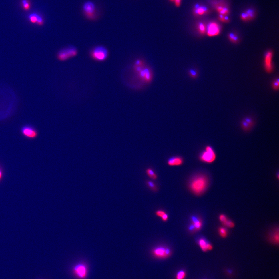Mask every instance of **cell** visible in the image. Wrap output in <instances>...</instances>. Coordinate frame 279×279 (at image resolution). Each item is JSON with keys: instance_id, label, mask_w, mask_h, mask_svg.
Instances as JSON below:
<instances>
[{"instance_id": "cell-1", "label": "cell", "mask_w": 279, "mask_h": 279, "mask_svg": "<svg viewBox=\"0 0 279 279\" xmlns=\"http://www.w3.org/2000/svg\"><path fill=\"white\" fill-rule=\"evenodd\" d=\"M209 180L204 174L196 175L190 181L189 187L190 190L196 195H202L208 187Z\"/></svg>"}, {"instance_id": "cell-2", "label": "cell", "mask_w": 279, "mask_h": 279, "mask_svg": "<svg viewBox=\"0 0 279 279\" xmlns=\"http://www.w3.org/2000/svg\"><path fill=\"white\" fill-rule=\"evenodd\" d=\"M90 56L96 61H104L108 57V50L105 46L99 45L95 47L91 51Z\"/></svg>"}, {"instance_id": "cell-3", "label": "cell", "mask_w": 279, "mask_h": 279, "mask_svg": "<svg viewBox=\"0 0 279 279\" xmlns=\"http://www.w3.org/2000/svg\"><path fill=\"white\" fill-rule=\"evenodd\" d=\"M216 157V154L213 148L207 145L199 155V159L202 162L210 164L215 161Z\"/></svg>"}, {"instance_id": "cell-4", "label": "cell", "mask_w": 279, "mask_h": 279, "mask_svg": "<svg viewBox=\"0 0 279 279\" xmlns=\"http://www.w3.org/2000/svg\"><path fill=\"white\" fill-rule=\"evenodd\" d=\"M78 50L74 46H69L62 49L57 53V59L61 61H65L77 56Z\"/></svg>"}, {"instance_id": "cell-5", "label": "cell", "mask_w": 279, "mask_h": 279, "mask_svg": "<svg viewBox=\"0 0 279 279\" xmlns=\"http://www.w3.org/2000/svg\"><path fill=\"white\" fill-rule=\"evenodd\" d=\"M72 272L77 278L85 279L88 274V268L84 262H79L73 267Z\"/></svg>"}, {"instance_id": "cell-6", "label": "cell", "mask_w": 279, "mask_h": 279, "mask_svg": "<svg viewBox=\"0 0 279 279\" xmlns=\"http://www.w3.org/2000/svg\"><path fill=\"white\" fill-rule=\"evenodd\" d=\"M152 253L155 258L159 259H165L172 254L171 248L165 246H158L153 248Z\"/></svg>"}, {"instance_id": "cell-7", "label": "cell", "mask_w": 279, "mask_h": 279, "mask_svg": "<svg viewBox=\"0 0 279 279\" xmlns=\"http://www.w3.org/2000/svg\"><path fill=\"white\" fill-rule=\"evenodd\" d=\"M83 10L87 19L93 20L96 18V7L93 2L91 1L85 2L83 5Z\"/></svg>"}, {"instance_id": "cell-8", "label": "cell", "mask_w": 279, "mask_h": 279, "mask_svg": "<svg viewBox=\"0 0 279 279\" xmlns=\"http://www.w3.org/2000/svg\"><path fill=\"white\" fill-rule=\"evenodd\" d=\"M137 75V77L144 83L148 84L152 81L154 75L152 69L149 67L145 66L139 73Z\"/></svg>"}, {"instance_id": "cell-9", "label": "cell", "mask_w": 279, "mask_h": 279, "mask_svg": "<svg viewBox=\"0 0 279 279\" xmlns=\"http://www.w3.org/2000/svg\"><path fill=\"white\" fill-rule=\"evenodd\" d=\"M21 134L27 139H33L38 136V132L36 129L30 125H25L21 129Z\"/></svg>"}, {"instance_id": "cell-10", "label": "cell", "mask_w": 279, "mask_h": 279, "mask_svg": "<svg viewBox=\"0 0 279 279\" xmlns=\"http://www.w3.org/2000/svg\"><path fill=\"white\" fill-rule=\"evenodd\" d=\"M273 52L271 51H268L265 54L264 67L266 71L268 73H271L273 71V67L272 63Z\"/></svg>"}, {"instance_id": "cell-11", "label": "cell", "mask_w": 279, "mask_h": 279, "mask_svg": "<svg viewBox=\"0 0 279 279\" xmlns=\"http://www.w3.org/2000/svg\"><path fill=\"white\" fill-rule=\"evenodd\" d=\"M207 35L210 37L216 36L220 34V28L218 23L216 22L210 23L207 26Z\"/></svg>"}, {"instance_id": "cell-12", "label": "cell", "mask_w": 279, "mask_h": 279, "mask_svg": "<svg viewBox=\"0 0 279 279\" xmlns=\"http://www.w3.org/2000/svg\"><path fill=\"white\" fill-rule=\"evenodd\" d=\"M254 125V119L250 117H247L244 118L241 123V126L242 129L245 132H248L251 130Z\"/></svg>"}, {"instance_id": "cell-13", "label": "cell", "mask_w": 279, "mask_h": 279, "mask_svg": "<svg viewBox=\"0 0 279 279\" xmlns=\"http://www.w3.org/2000/svg\"><path fill=\"white\" fill-rule=\"evenodd\" d=\"M184 159L180 156H173L170 157L167 161V164L170 166H178L182 165L184 163Z\"/></svg>"}, {"instance_id": "cell-14", "label": "cell", "mask_w": 279, "mask_h": 279, "mask_svg": "<svg viewBox=\"0 0 279 279\" xmlns=\"http://www.w3.org/2000/svg\"><path fill=\"white\" fill-rule=\"evenodd\" d=\"M198 243L200 247L203 251L207 252L212 249V245L203 238H200L198 240Z\"/></svg>"}, {"instance_id": "cell-15", "label": "cell", "mask_w": 279, "mask_h": 279, "mask_svg": "<svg viewBox=\"0 0 279 279\" xmlns=\"http://www.w3.org/2000/svg\"><path fill=\"white\" fill-rule=\"evenodd\" d=\"M191 224L195 229V232L200 230L202 226L203 222L201 219L196 216H192L191 217Z\"/></svg>"}, {"instance_id": "cell-16", "label": "cell", "mask_w": 279, "mask_h": 279, "mask_svg": "<svg viewBox=\"0 0 279 279\" xmlns=\"http://www.w3.org/2000/svg\"><path fill=\"white\" fill-rule=\"evenodd\" d=\"M29 19L31 23L37 24L39 26L43 25L44 20L41 16L36 13L30 14L29 16Z\"/></svg>"}, {"instance_id": "cell-17", "label": "cell", "mask_w": 279, "mask_h": 279, "mask_svg": "<svg viewBox=\"0 0 279 279\" xmlns=\"http://www.w3.org/2000/svg\"><path fill=\"white\" fill-rule=\"evenodd\" d=\"M254 16V11L252 10L248 9L243 13L240 17L243 21H247L253 19Z\"/></svg>"}, {"instance_id": "cell-18", "label": "cell", "mask_w": 279, "mask_h": 279, "mask_svg": "<svg viewBox=\"0 0 279 279\" xmlns=\"http://www.w3.org/2000/svg\"><path fill=\"white\" fill-rule=\"evenodd\" d=\"M208 12V10L204 6H200L199 5H195L194 9V12L195 15H203L206 14Z\"/></svg>"}, {"instance_id": "cell-19", "label": "cell", "mask_w": 279, "mask_h": 279, "mask_svg": "<svg viewBox=\"0 0 279 279\" xmlns=\"http://www.w3.org/2000/svg\"><path fill=\"white\" fill-rule=\"evenodd\" d=\"M216 9L220 15L227 16L230 13L228 9L222 5H219L217 6Z\"/></svg>"}, {"instance_id": "cell-20", "label": "cell", "mask_w": 279, "mask_h": 279, "mask_svg": "<svg viewBox=\"0 0 279 279\" xmlns=\"http://www.w3.org/2000/svg\"><path fill=\"white\" fill-rule=\"evenodd\" d=\"M146 172L148 176L153 180H156L157 178V176L155 171L150 168L146 169Z\"/></svg>"}, {"instance_id": "cell-21", "label": "cell", "mask_w": 279, "mask_h": 279, "mask_svg": "<svg viewBox=\"0 0 279 279\" xmlns=\"http://www.w3.org/2000/svg\"><path fill=\"white\" fill-rule=\"evenodd\" d=\"M197 29L198 32L200 34H204L206 31V28L205 25L203 23H200L197 25Z\"/></svg>"}, {"instance_id": "cell-22", "label": "cell", "mask_w": 279, "mask_h": 279, "mask_svg": "<svg viewBox=\"0 0 279 279\" xmlns=\"http://www.w3.org/2000/svg\"><path fill=\"white\" fill-rule=\"evenodd\" d=\"M146 184H147V186H148V188L150 189L151 190H152L153 191H157V185L156 183H154L152 181H150V180H148L146 181Z\"/></svg>"}, {"instance_id": "cell-23", "label": "cell", "mask_w": 279, "mask_h": 279, "mask_svg": "<svg viewBox=\"0 0 279 279\" xmlns=\"http://www.w3.org/2000/svg\"><path fill=\"white\" fill-rule=\"evenodd\" d=\"M133 66L139 67H145L146 64L145 61L142 59H137L135 61Z\"/></svg>"}, {"instance_id": "cell-24", "label": "cell", "mask_w": 279, "mask_h": 279, "mask_svg": "<svg viewBox=\"0 0 279 279\" xmlns=\"http://www.w3.org/2000/svg\"><path fill=\"white\" fill-rule=\"evenodd\" d=\"M219 233L221 237L224 238L227 236L228 231L224 227H220L219 229Z\"/></svg>"}, {"instance_id": "cell-25", "label": "cell", "mask_w": 279, "mask_h": 279, "mask_svg": "<svg viewBox=\"0 0 279 279\" xmlns=\"http://www.w3.org/2000/svg\"><path fill=\"white\" fill-rule=\"evenodd\" d=\"M186 276V273L185 271L183 270L179 271L177 273L176 279H184Z\"/></svg>"}, {"instance_id": "cell-26", "label": "cell", "mask_w": 279, "mask_h": 279, "mask_svg": "<svg viewBox=\"0 0 279 279\" xmlns=\"http://www.w3.org/2000/svg\"><path fill=\"white\" fill-rule=\"evenodd\" d=\"M188 74L191 78L193 79H196L198 77V72L194 69H190L188 71Z\"/></svg>"}, {"instance_id": "cell-27", "label": "cell", "mask_w": 279, "mask_h": 279, "mask_svg": "<svg viewBox=\"0 0 279 279\" xmlns=\"http://www.w3.org/2000/svg\"><path fill=\"white\" fill-rule=\"evenodd\" d=\"M271 239L273 241V242H275V243H277L278 244L279 242V233L278 230L276 231L272 235V237H271Z\"/></svg>"}, {"instance_id": "cell-28", "label": "cell", "mask_w": 279, "mask_h": 279, "mask_svg": "<svg viewBox=\"0 0 279 279\" xmlns=\"http://www.w3.org/2000/svg\"><path fill=\"white\" fill-rule=\"evenodd\" d=\"M219 20L222 22L228 23L230 22V19L227 16H224V15H219L218 17Z\"/></svg>"}, {"instance_id": "cell-29", "label": "cell", "mask_w": 279, "mask_h": 279, "mask_svg": "<svg viewBox=\"0 0 279 279\" xmlns=\"http://www.w3.org/2000/svg\"><path fill=\"white\" fill-rule=\"evenodd\" d=\"M272 86L273 89L275 90V91L278 90L279 87V80L278 79H276L273 81Z\"/></svg>"}, {"instance_id": "cell-30", "label": "cell", "mask_w": 279, "mask_h": 279, "mask_svg": "<svg viewBox=\"0 0 279 279\" xmlns=\"http://www.w3.org/2000/svg\"><path fill=\"white\" fill-rule=\"evenodd\" d=\"M223 224L224 226L230 228H233L234 226V222L233 221H231V220H229L228 219Z\"/></svg>"}, {"instance_id": "cell-31", "label": "cell", "mask_w": 279, "mask_h": 279, "mask_svg": "<svg viewBox=\"0 0 279 279\" xmlns=\"http://www.w3.org/2000/svg\"><path fill=\"white\" fill-rule=\"evenodd\" d=\"M22 3L23 6V7L25 10H28L30 9V4L28 1H27V0H22Z\"/></svg>"}, {"instance_id": "cell-32", "label": "cell", "mask_w": 279, "mask_h": 279, "mask_svg": "<svg viewBox=\"0 0 279 279\" xmlns=\"http://www.w3.org/2000/svg\"><path fill=\"white\" fill-rule=\"evenodd\" d=\"M219 219H220V221H221L222 224L226 222L227 220H228V218H227L226 216L224 214H221L219 216Z\"/></svg>"}, {"instance_id": "cell-33", "label": "cell", "mask_w": 279, "mask_h": 279, "mask_svg": "<svg viewBox=\"0 0 279 279\" xmlns=\"http://www.w3.org/2000/svg\"><path fill=\"white\" fill-rule=\"evenodd\" d=\"M170 2H174L176 7H179L181 6L182 0H169Z\"/></svg>"}, {"instance_id": "cell-34", "label": "cell", "mask_w": 279, "mask_h": 279, "mask_svg": "<svg viewBox=\"0 0 279 279\" xmlns=\"http://www.w3.org/2000/svg\"><path fill=\"white\" fill-rule=\"evenodd\" d=\"M166 212L164 211L163 210H158L157 211H156V215L158 217H160V218H162V217L164 215V214H165Z\"/></svg>"}, {"instance_id": "cell-35", "label": "cell", "mask_w": 279, "mask_h": 279, "mask_svg": "<svg viewBox=\"0 0 279 279\" xmlns=\"http://www.w3.org/2000/svg\"><path fill=\"white\" fill-rule=\"evenodd\" d=\"M235 35H236V34L235 33H229L228 35V37L230 41L232 42L233 38H234Z\"/></svg>"}, {"instance_id": "cell-36", "label": "cell", "mask_w": 279, "mask_h": 279, "mask_svg": "<svg viewBox=\"0 0 279 279\" xmlns=\"http://www.w3.org/2000/svg\"><path fill=\"white\" fill-rule=\"evenodd\" d=\"M168 218H169L168 215L166 213L165 214H164V215L162 217V221H164V222H166V221H168Z\"/></svg>"}, {"instance_id": "cell-37", "label": "cell", "mask_w": 279, "mask_h": 279, "mask_svg": "<svg viewBox=\"0 0 279 279\" xmlns=\"http://www.w3.org/2000/svg\"><path fill=\"white\" fill-rule=\"evenodd\" d=\"M239 42V38L238 36L236 34L234 38H233L232 42L234 43H237Z\"/></svg>"}, {"instance_id": "cell-38", "label": "cell", "mask_w": 279, "mask_h": 279, "mask_svg": "<svg viewBox=\"0 0 279 279\" xmlns=\"http://www.w3.org/2000/svg\"><path fill=\"white\" fill-rule=\"evenodd\" d=\"M3 172L1 170V169L0 168V181L2 180V178L3 177Z\"/></svg>"}]
</instances>
